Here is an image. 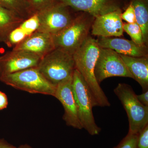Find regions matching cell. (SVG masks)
<instances>
[{"mask_svg": "<svg viewBox=\"0 0 148 148\" xmlns=\"http://www.w3.org/2000/svg\"><path fill=\"white\" fill-rule=\"evenodd\" d=\"M100 49L97 40L89 36L73 54V58L75 69L82 75L89 88L93 107H110V103L94 74Z\"/></svg>", "mask_w": 148, "mask_h": 148, "instance_id": "6da1fadb", "label": "cell"}, {"mask_svg": "<svg viewBox=\"0 0 148 148\" xmlns=\"http://www.w3.org/2000/svg\"><path fill=\"white\" fill-rule=\"evenodd\" d=\"M94 18L85 12L77 14L68 27L53 36L56 48L73 55L89 36Z\"/></svg>", "mask_w": 148, "mask_h": 148, "instance_id": "7a4b0ae2", "label": "cell"}, {"mask_svg": "<svg viewBox=\"0 0 148 148\" xmlns=\"http://www.w3.org/2000/svg\"><path fill=\"white\" fill-rule=\"evenodd\" d=\"M37 68L56 86L72 76L76 69L73 55L60 48H55L42 58Z\"/></svg>", "mask_w": 148, "mask_h": 148, "instance_id": "3957f363", "label": "cell"}, {"mask_svg": "<svg viewBox=\"0 0 148 148\" xmlns=\"http://www.w3.org/2000/svg\"><path fill=\"white\" fill-rule=\"evenodd\" d=\"M0 81L15 89L32 94L54 96L56 87L43 76L37 67L0 76Z\"/></svg>", "mask_w": 148, "mask_h": 148, "instance_id": "277c9868", "label": "cell"}, {"mask_svg": "<svg viewBox=\"0 0 148 148\" xmlns=\"http://www.w3.org/2000/svg\"><path fill=\"white\" fill-rule=\"evenodd\" d=\"M72 88L83 128L91 135H98L101 129L95 123L92 114L93 106L90 90L84 79L76 69L73 75Z\"/></svg>", "mask_w": 148, "mask_h": 148, "instance_id": "5b68a950", "label": "cell"}, {"mask_svg": "<svg viewBox=\"0 0 148 148\" xmlns=\"http://www.w3.org/2000/svg\"><path fill=\"white\" fill-rule=\"evenodd\" d=\"M114 92L127 114L129 123L128 132L138 134L148 125V107L140 103L129 85L119 83Z\"/></svg>", "mask_w": 148, "mask_h": 148, "instance_id": "8992f818", "label": "cell"}, {"mask_svg": "<svg viewBox=\"0 0 148 148\" xmlns=\"http://www.w3.org/2000/svg\"><path fill=\"white\" fill-rule=\"evenodd\" d=\"M70 7L58 2L52 6L38 14L39 26L38 31L55 36L68 27L76 15Z\"/></svg>", "mask_w": 148, "mask_h": 148, "instance_id": "52a82bcc", "label": "cell"}, {"mask_svg": "<svg viewBox=\"0 0 148 148\" xmlns=\"http://www.w3.org/2000/svg\"><path fill=\"white\" fill-rule=\"evenodd\" d=\"M94 74L99 84L106 79L113 77L134 79L120 54L110 49L100 48Z\"/></svg>", "mask_w": 148, "mask_h": 148, "instance_id": "ba28073f", "label": "cell"}, {"mask_svg": "<svg viewBox=\"0 0 148 148\" xmlns=\"http://www.w3.org/2000/svg\"><path fill=\"white\" fill-rule=\"evenodd\" d=\"M73 76L59 83L56 86L55 97L64 107L63 119L66 125L76 128L83 129L78 114L77 108L72 88Z\"/></svg>", "mask_w": 148, "mask_h": 148, "instance_id": "9c48e42d", "label": "cell"}, {"mask_svg": "<svg viewBox=\"0 0 148 148\" xmlns=\"http://www.w3.org/2000/svg\"><path fill=\"white\" fill-rule=\"evenodd\" d=\"M41 59L38 55L29 51L12 49L0 56V76L36 68Z\"/></svg>", "mask_w": 148, "mask_h": 148, "instance_id": "30bf717a", "label": "cell"}, {"mask_svg": "<svg viewBox=\"0 0 148 148\" xmlns=\"http://www.w3.org/2000/svg\"><path fill=\"white\" fill-rule=\"evenodd\" d=\"M121 8L95 17L91 28V34L98 37H121L123 36V24Z\"/></svg>", "mask_w": 148, "mask_h": 148, "instance_id": "8fae6325", "label": "cell"}, {"mask_svg": "<svg viewBox=\"0 0 148 148\" xmlns=\"http://www.w3.org/2000/svg\"><path fill=\"white\" fill-rule=\"evenodd\" d=\"M77 11L84 12L94 18L120 8L115 0H58Z\"/></svg>", "mask_w": 148, "mask_h": 148, "instance_id": "7c38bea8", "label": "cell"}, {"mask_svg": "<svg viewBox=\"0 0 148 148\" xmlns=\"http://www.w3.org/2000/svg\"><path fill=\"white\" fill-rule=\"evenodd\" d=\"M96 40L100 48L110 49L121 55L137 57L148 56V46L139 45L132 40L102 37H98Z\"/></svg>", "mask_w": 148, "mask_h": 148, "instance_id": "4fadbf2b", "label": "cell"}, {"mask_svg": "<svg viewBox=\"0 0 148 148\" xmlns=\"http://www.w3.org/2000/svg\"><path fill=\"white\" fill-rule=\"evenodd\" d=\"M55 48L53 36L36 31L14 46L13 50L26 51L42 58Z\"/></svg>", "mask_w": 148, "mask_h": 148, "instance_id": "5bb4252c", "label": "cell"}, {"mask_svg": "<svg viewBox=\"0 0 148 148\" xmlns=\"http://www.w3.org/2000/svg\"><path fill=\"white\" fill-rule=\"evenodd\" d=\"M120 55L134 79L141 86L143 92L148 90V56L137 57Z\"/></svg>", "mask_w": 148, "mask_h": 148, "instance_id": "9a60e30c", "label": "cell"}, {"mask_svg": "<svg viewBox=\"0 0 148 148\" xmlns=\"http://www.w3.org/2000/svg\"><path fill=\"white\" fill-rule=\"evenodd\" d=\"M24 20L13 12L0 6V42H5L10 32Z\"/></svg>", "mask_w": 148, "mask_h": 148, "instance_id": "2e32d148", "label": "cell"}, {"mask_svg": "<svg viewBox=\"0 0 148 148\" xmlns=\"http://www.w3.org/2000/svg\"><path fill=\"white\" fill-rule=\"evenodd\" d=\"M130 3L135 11L136 23L142 30L144 43L148 46V1L131 0Z\"/></svg>", "mask_w": 148, "mask_h": 148, "instance_id": "e0dca14e", "label": "cell"}, {"mask_svg": "<svg viewBox=\"0 0 148 148\" xmlns=\"http://www.w3.org/2000/svg\"><path fill=\"white\" fill-rule=\"evenodd\" d=\"M0 6L13 12L24 19L33 15L27 0H0Z\"/></svg>", "mask_w": 148, "mask_h": 148, "instance_id": "ac0fdd59", "label": "cell"}, {"mask_svg": "<svg viewBox=\"0 0 148 148\" xmlns=\"http://www.w3.org/2000/svg\"><path fill=\"white\" fill-rule=\"evenodd\" d=\"M123 31L129 35L131 40L135 43L140 45H145L143 40L142 30L137 23H123Z\"/></svg>", "mask_w": 148, "mask_h": 148, "instance_id": "d6986e66", "label": "cell"}, {"mask_svg": "<svg viewBox=\"0 0 148 148\" xmlns=\"http://www.w3.org/2000/svg\"><path fill=\"white\" fill-rule=\"evenodd\" d=\"M29 36L18 26L12 30L8 35L5 43L8 47H14Z\"/></svg>", "mask_w": 148, "mask_h": 148, "instance_id": "ffe728a7", "label": "cell"}, {"mask_svg": "<svg viewBox=\"0 0 148 148\" xmlns=\"http://www.w3.org/2000/svg\"><path fill=\"white\" fill-rule=\"evenodd\" d=\"M32 14L38 13L52 6L58 0H27Z\"/></svg>", "mask_w": 148, "mask_h": 148, "instance_id": "44dd1931", "label": "cell"}, {"mask_svg": "<svg viewBox=\"0 0 148 148\" xmlns=\"http://www.w3.org/2000/svg\"><path fill=\"white\" fill-rule=\"evenodd\" d=\"M39 26V21L38 14L36 13L25 19L19 27L30 36L36 32Z\"/></svg>", "mask_w": 148, "mask_h": 148, "instance_id": "7402d4cb", "label": "cell"}, {"mask_svg": "<svg viewBox=\"0 0 148 148\" xmlns=\"http://www.w3.org/2000/svg\"><path fill=\"white\" fill-rule=\"evenodd\" d=\"M138 134L128 132L127 135L121 141L119 144L114 148H137Z\"/></svg>", "mask_w": 148, "mask_h": 148, "instance_id": "603a6c76", "label": "cell"}, {"mask_svg": "<svg viewBox=\"0 0 148 148\" xmlns=\"http://www.w3.org/2000/svg\"><path fill=\"white\" fill-rule=\"evenodd\" d=\"M137 148H148V125L138 134Z\"/></svg>", "mask_w": 148, "mask_h": 148, "instance_id": "cb8c5ba5", "label": "cell"}, {"mask_svg": "<svg viewBox=\"0 0 148 148\" xmlns=\"http://www.w3.org/2000/svg\"><path fill=\"white\" fill-rule=\"evenodd\" d=\"M121 18L127 23L134 24L136 23L135 11L131 3L124 12H122Z\"/></svg>", "mask_w": 148, "mask_h": 148, "instance_id": "d4e9b609", "label": "cell"}, {"mask_svg": "<svg viewBox=\"0 0 148 148\" xmlns=\"http://www.w3.org/2000/svg\"><path fill=\"white\" fill-rule=\"evenodd\" d=\"M8 105L7 96L5 93L0 91V111L6 108Z\"/></svg>", "mask_w": 148, "mask_h": 148, "instance_id": "484cf974", "label": "cell"}, {"mask_svg": "<svg viewBox=\"0 0 148 148\" xmlns=\"http://www.w3.org/2000/svg\"><path fill=\"white\" fill-rule=\"evenodd\" d=\"M136 96L140 103L144 106L148 107V90Z\"/></svg>", "mask_w": 148, "mask_h": 148, "instance_id": "4316f807", "label": "cell"}, {"mask_svg": "<svg viewBox=\"0 0 148 148\" xmlns=\"http://www.w3.org/2000/svg\"><path fill=\"white\" fill-rule=\"evenodd\" d=\"M0 148H16L4 139H0Z\"/></svg>", "mask_w": 148, "mask_h": 148, "instance_id": "83f0119b", "label": "cell"}, {"mask_svg": "<svg viewBox=\"0 0 148 148\" xmlns=\"http://www.w3.org/2000/svg\"><path fill=\"white\" fill-rule=\"evenodd\" d=\"M16 148H33L31 146L28 144H24V145H21Z\"/></svg>", "mask_w": 148, "mask_h": 148, "instance_id": "f1b7e54d", "label": "cell"}]
</instances>
